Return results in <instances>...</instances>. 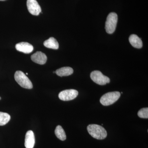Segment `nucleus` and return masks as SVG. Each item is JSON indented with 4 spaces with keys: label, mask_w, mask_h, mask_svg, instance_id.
Segmentation results:
<instances>
[{
    "label": "nucleus",
    "mask_w": 148,
    "mask_h": 148,
    "mask_svg": "<svg viewBox=\"0 0 148 148\" xmlns=\"http://www.w3.org/2000/svg\"><path fill=\"white\" fill-rule=\"evenodd\" d=\"M88 133L97 140H103L107 136V132L104 127L97 124H90L87 126Z\"/></svg>",
    "instance_id": "nucleus-1"
},
{
    "label": "nucleus",
    "mask_w": 148,
    "mask_h": 148,
    "mask_svg": "<svg viewBox=\"0 0 148 148\" xmlns=\"http://www.w3.org/2000/svg\"><path fill=\"white\" fill-rule=\"evenodd\" d=\"M14 78L21 87L27 89H32L33 84L29 78L21 71H17L14 74Z\"/></svg>",
    "instance_id": "nucleus-2"
},
{
    "label": "nucleus",
    "mask_w": 148,
    "mask_h": 148,
    "mask_svg": "<svg viewBox=\"0 0 148 148\" xmlns=\"http://www.w3.org/2000/svg\"><path fill=\"white\" fill-rule=\"evenodd\" d=\"M120 96V92L118 91L108 92L101 97L100 102L103 106H110L118 101Z\"/></svg>",
    "instance_id": "nucleus-3"
},
{
    "label": "nucleus",
    "mask_w": 148,
    "mask_h": 148,
    "mask_svg": "<svg viewBox=\"0 0 148 148\" xmlns=\"http://www.w3.org/2000/svg\"><path fill=\"white\" fill-rule=\"evenodd\" d=\"M118 21L117 14L115 12L109 14L106 23V30L107 33L112 34L115 32Z\"/></svg>",
    "instance_id": "nucleus-4"
},
{
    "label": "nucleus",
    "mask_w": 148,
    "mask_h": 148,
    "mask_svg": "<svg viewBox=\"0 0 148 148\" xmlns=\"http://www.w3.org/2000/svg\"><path fill=\"white\" fill-rule=\"evenodd\" d=\"M90 77L94 82L100 85H105L110 81L108 77L104 75L101 71H92L90 74Z\"/></svg>",
    "instance_id": "nucleus-5"
},
{
    "label": "nucleus",
    "mask_w": 148,
    "mask_h": 148,
    "mask_svg": "<svg viewBox=\"0 0 148 148\" xmlns=\"http://www.w3.org/2000/svg\"><path fill=\"white\" fill-rule=\"evenodd\" d=\"M78 95L77 90L75 89H68L61 91L58 94V97L62 101H69L76 98Z\"/></svg>",
    "instance_id": "nucleus-6"
},
{
    "label": "nucleus",
    "mask_w": 148,
    "mask_h": 148,
    "mask_svg": "<svg viewBox=\"0 0 148 148\" xmlns=\"http://www.w3.org/2000/svg\"><path fill=\"white\" fill-rule=\"evenodd\" d=\"M27 7L29 12L33 15L38 16L41 12V8L36 0H27Z\"/></svg>",
    "instance_id": "nucleus-7"
},
{
    "label": "nucleus",
    "mask_w": 148,
    "mask_h": 148,
    "mask_svg": "<svg viewBox=\"0 0 148 148\" xmlns=\"http://www.w3.org/2000/svg\"><path fill=\"white\" fill-rule=\"evenodd\" d=\"M16 50L25 53H29L34 50V47L31 44L27 42H21L15 46Z\"/></svg>",
    "instance_id": "nucleus-8"
},
{
    "label": "nucleus",
    "mask_w": 148,
    "mask_h": 148,
    "mask_svg": "<svg viewBox=\"0 0 148 148\" xmlns=\"http://www.w3.org/2000/svg\"><path fill=\"white\" fill-rule=\"evenodd\" d=\"M31 59L36 64L43 65L47 61V57L44 53L41 51H37L32 56Z\"/></svg>",
    "instance_id": "nucleus-9"
},
{
    "label": "nucleus",
    "mask_w": 148,
    "mask_h": 148,
    "mask_svg": "<svg viewBox=\"0 0 148 148\" xmlns=\"http://www.w3.org/2000/svg\"><path fill=\"white\" fill-rule=\"evenodd\" d=\"M35 143L34 134L32 130L27 131L25 136V145L26 148H34Z\"/></svg>",
    "instance_id": "nucleus-10"
},
{
    "label": "nucleus",
    "mask_w": 148,
    "mask_h": 148,
    "mask_svg": "<svg viewBox=\"0 0 148 148\" xmlns=\"http://www.w3.org/2000/svg\"><path fill=\"white\" fill-rule=\"evenodd\" d=\"M129 40L130 44L134 47L140 49L143 47V42L137 35H131L129 37Z\"/></svg>",
    "instance_id": "nucleus-11"
},
{
    "label": "nucleus",
    "mask_w": 148,
    "mask_h": 148,
    "mask_svg": "<svg viewBox=\"0 0 148 148\" xmlns=\"http://www.w3.org/2000/svg\"><path fill=\"white\" fill-rule=\"evenodd\" d=\"M55 73L59 76H68L73 73V70L71 67H63L56 70Z\"/></svg>",
    "instance_id": "nucleus-12"
},
{
    "label": "nucleus",
    "mask_w": 148,
    "mask_h": 148,
    "mask_svg": "<svg viewBox=\"0 0 148 148\" xmlns=\"http://www.w3.org/2000/svg\"><path fill=\"white\" fill-rule=\"evenodd\" d=\"M44 45L48 48L57 49L59 48V44L57 41L53 37H51L44 42Z\"/></svg>",
    "instance_id": "nucleus-13"
},
{
    "label": "nucleus",
    "mask_w": 148,
    "mask_h": 148,
    "mask_svg": "<svg viewBox=\"0 0 148 148\" xmlns=\"http://www.w3.org/2000/svg\"><path fill=\"white\" fill-rule=\"evenodd\" d=\"M55 135L56 137L59 140L64 141L66 140V133L63 127L61 125H58L56 128L55 130Z\"/></svg>",
    "instance_id": "nucleus-14"
},
{
    "label": "nucleus",
    "mask_w": 148,
    "mask_h": 148,
    "mask_svg": "<svg viewBox=\"0 0 148 148\" xmlns=\"http://www.w3.org/2000/svg\"><path fill=\"white\" fill-rule=\"evenodd\" d=\"M10 116L7 113L0 112V125H5L10 119Z\"/></svg>",
    "instance_id": "nucleus-15"
},
{
    "label": "nucleus",
    "mask_w": 148,
    "mask_h": 148,
    "mask_svg": "<svg viewBox=\"0 0 148 148\" xmlns=\"http://www.w3.org/2000/svg\"><path fill=\"white\" fill-rule=\"evenodd\" d=\"M138 116L141 118L148 119V108H144L141 109L138 112Z\"/></svg>",
    "instance_id": "nucleus-16"
},
{
    "label": "nucleus",
    "mask_w": 148,
    "mask_h": 148,
    "mask_svg": "<svg viewBox=\"0 0 148 148\" xmlns=\"http://www.w3.org/2000/svg\"><path fill=\"white\" fill-rule=\"evenodd\" d=\"M6 1V0H0V1Z\"/></svg>",
    "instance_id": "nucleus-17"
},
{
    "label": "nucleus",
    "mask_w": 148,
    "mask_h": 148,
    "mask_svg": "<svg viewBox=\"0 0 148 148\" xmlns=\"http://www.w3.org/2000/svg\"><path fill=\"white\" fill-rule=\"evenodd\" d=\"M26 75H28V73H26Z\"/></svg>",
    "instance_id": "nucleus-18"
},
{
    "label": "nucleus",
    "mask_w": 148,
    "mask_h": 148,
    "mask_svg": "<svg viewBox=\"0 0 148 148\" xmlns=\"http://www.w3.org/2000/svg\"><path fill=\"white\" fill-rule=\"evenodd\" d=\"M1 97H0V100H1Z\"/></svg>",
    "instance_id": "nucleus-19"
}]
</instances>
